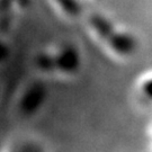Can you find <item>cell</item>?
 Listing matches in <instances>:
<instances>
[{
  "instance_id": "5",
  "label": "cell",
  "mask_w": 152,
  "mask_h": 152,
  "mask_svg": "<svg viewBox=\"0 0 152 152\" xmlns=\"http://www.w3.org/2000/svg\"><path fill=\"white\" fill-rule=\"evenodd\" d=\"M137 95L148 104H152V71L147 72L137 82Z\"/></svg>"
},
{
  "instance_id": "2",
  "label": "cell",
  "mask_w": 152,
  "mask_h": 152,
  "mask_svg": "<svg viewBox=\"0 0 152 152\" xmlns=\"http://www.w3.org/2000/svg\"><path fill=\"white\" fill-rule=\"evenodd\" d=\"M36 64L38 70L44 73L68 77L77 73L81 59L76 46L65 43L41 51L36 58Z\"/></svg>"
},
{
  "instance_id": "4",
  "label": "cell",
  "mask_w": 152,
  "mask_h": 152,
  "mask_svg": "<svg viewBox=\"0 0 152 152\" xmlns=\"http://www.w3.org/2000/svg\"><path fill=\"white\" fill-rule=\"evenodd\" d=\"M58 11L66 18L75 19L82 12L81 0H51Z\"/></svg>"
},
{
  "instance_id": "3",
  "label": "cell",
  "mask_w": 152,
  "mask_h": 152,
  "mask_svg": "<svg viewBox=\"0 0 152 152\" xmlns=\"http://www.w3.org/2000/svg\"><path fill=\"white\" fill-rule=\"evenodd\" d=\"M43 97V90H42V88H39L38 85L31 86L22 96L20 103H19L20 110L24 114L31 115L39 108Z\"/></svg>"
},
{
  "instance_id": "1",
  "label": "cell",
  "mask_w": 152,
  "mask_h": 152,
  "mask_svg": "<svg viewBox=\"0 0 152 152\" xmlns=\"http://www.w3.org/2000/svg\"><path fill=\"white\" fill-rule=\"evenodd\" d=\"M88 28L98 42L116 58L127 59L136 52L135 37L103 14H91L88 18Z\"/></svg>"
},
{
  "instance_id": "7",
  "label": "cell",
  "mask_w": 152,
  "mask_h": 152,
  "mask_svg": "<svg viewBox=\"0 0 152 152\" xmlns=\"http://www.w3.org/2000/svg\"><path fill=\"white\" fill-rule=\"evenodd\" d=\"M151 136H152V132H151Z\"/></svg>"
},
{
  "instance_id": "6",
  "label": "cell",
  "mask_w": 152,
  "mask_h": 152,
  "mask_svg": "<svg viewBox=\"0 0 152 152\" xmlns=\"http://www.w3.org/2000/svg\"><path fill=\"white\" fill-rule=\"evenodd\" d=\"M7 52H8V50L6 48V45L0 41V61H2L5 59L6 55H7Z\"/></svg>"
}]
</instances>
